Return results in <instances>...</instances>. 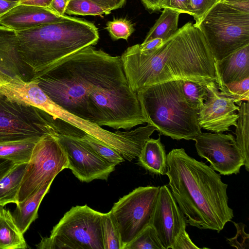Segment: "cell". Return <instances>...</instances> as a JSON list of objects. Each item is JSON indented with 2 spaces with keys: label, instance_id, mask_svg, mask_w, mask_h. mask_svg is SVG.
Wrapping results in <instances>:
<instances>
[{
  "label": "cell",
  "instance_id": "cell-31",
  "mask_svg": "<svg viewBox=\"0 0 249 249\" xmlns=\"http://www.w3.org/2000/svg\"><path fill=\"white\" fill-rule=\"evenodd\" d=\"M218 0H189V15L193 16L196 21L194 25L197 27L208 12Z\"/></svg>",
  "mask_w": 249,
  "mask_h": 249
},
{
  "label": "cell",
  "instance_id": "cell-28",
  "mask_svg": "<svg viewBox=\"0 0 249 249\" xmlns=\"http://www.w3.org/2000/svg\"><path fill=\"white\" fill-rule=\"evenodd\" d=\"M124 249H163L156 231L149 224Z\"/></svg>",
  "mask_w": 249,
  "mask_h": 249
},
{
  "label": "cell",
  "instance_id": "cell-44",
  "mask_svg": "<svg viewBox=\"0 0 249 249\" xmlns=\"http://www.w3.org/2000/svg\"><path fill=\"white\" fill-rule=\"evenodd\" d=\"M109 1L113 10L122 8L126 2V0H109Z\"/></svg>",
  "mask_w": 249,
  "mask_h": 249
},
{
  "label": "cell",
  "instance_id": "cell-9",
  "mask_svg": "<svg viewBox=\"0 0 249 249\" xmlns=\"http://www.w3.org/2000/svg\"><path fill=\"white\" fill-rule=\"evenodd\" d=\"M54 119L32 106L10 101L0 95V144L23 140H39L56 135Z\"/></svg>",
  "mask_w": 249,
  "mask_h": 249
},
{
  "label": "cell",
  "instance_id": "cell-17",
  "mask_svg": "<svg viewBox=\"0 0 249 249\" xmlns=\"http://www.w3.org/2000/svg\"><path fill=\"white\" fill-rule=\"evenodd\" d=\"M215 80L223 84L249 77V44L229 54L214 63Z\"/></svg>",
  "mask_w": 249,
  "mask_h": 249
},
{
  "label": "cell",
  "instance_id": "cell-20",
  "mask_svg": "<svg viewBox=\"0 0 249 249\" xmlns=\"http://www.w3.org/2000/svg\"><path fill=\"white\" fill-rule=\"evenodd\" d=\"M27 247L23 234L16 225L12 213L3 208L0 214V249Z\"/></svg>",
  "mask_w": 249,
  "mask_h": 249
},
{
  "label": "cell",
  "instance_id": "cell-6",
  "mask_svg": "<svg viewBox=\"0 0 249 249\" xmlns=\"http://www.w3.org/2000/svg\"><path fill=\"white\" fill-rule=\"evenodd\" d=\"M89 112L91 122L117 130H130L147 122L122 65L89 95Z\"/></svg>",
  "mask_w": 249,
  "mask_h": 249
},
{
  "label": "cell",
  "instance_id": "cell-30",
  "mask_svg": "<svg viewBox=\"0 0 249 249\" xmlns=\"http://www.w3.org/2000/svg\"><path fill=\"white\" fill-rule=\"evenodd\" d=\"M106 29L114 39L127 40L134 32L133 24L124 18H115L107 23Z\"/></svg>",
  "mask_w": 249,
  "mask_h": 249
},
{
  "label": "cell",
  "instance_id": "cell-35",
  "mask_svg": "<svg viewBox=\"0 0 249 249\" xmlns=\"http://www.w3.org/2000/svg\"><path fill=\"white\" fill-rule=\"evenodd\" d=\"M223 2L237 10L249 13V0H221Z\"/></svg>",
  "mask_w": 249,
  "mask_h": 249
},
{
  "label": "cell",
  "instance_id": "cell-39",
  "mask_svg": "<svg viewBox=\"0 0 249 249\" xmlns=\"http://www.w3.org/2000/svg\"><path fill=\"white\" fill-rule=\"evenodd\" d=\"M162 42V39L160 38H154L146 43L140 44V48L142 52L149 51L157 47Z\"/></svg>",
  "mask_w": 249,
  "mask_h": 249
},
{
  "label": "cell",
  "instance_id": "cell-24",
  "mask_svg": "<svg viewBox=\"0 0 249 249\" xmlns=\"http://www.w3.org/2000/svg\"><path fill=\"white\" fill-rule=\"evenodd\" d=\"M38 141L23 140L1 143L0 157L12 160L17 164L28 163Z\"/></svg>",
  "mask_w": 249,
  "mask_h": 249
},
{
  "label": "cell",
  "instance_id": "cell-43",
  "mask_svg": "<svg viewBox=\"0 0 249 249\" xmlns=\"http://www.w3.org/2000/svg\"><path fill=\"white\" fill-rule=\"evenodd\" d=\"M101 7L109 11L113 10V7L109 0H90Z\"/></svg>",
  "mask_w": 249,
  "mask_h": 249
},
{
  "label": "cell",
  "instance_id": "cell-18",
  "mask_svg": "<svg viewBox=\"0 0 249 249\" xmlns=\"http://www.w3.org/2000/svg\"><path fill=\"white\" fill-rule=\"evenodd\" d=\"M52 182L46 184L33 195L16 204L17 207L12 215L16 225L23 234L38 217L39 205L48 192Z\"/></svg>",
  "mask_w": 249,
  "mask_h": 249
},
{
  "label": "cell",
  "instance_id": "cell-3",
  "mask_svg": "<svg viewBox=\"0 0 249 249\" xmlns=\"http://www.w3.org/2000/svg\"><path fill=\"white\" fill-rule=\"evenodd\" d=\"M8 64L14 76L29 81L51 65L87 46L95 45L98 30L91 22L66 16L61 20L16 32Z\"/></svg>",
  "mask_w": 249,
  "mask_h": 249
},
{
  "label": "cell",
  "instance_id": "cell-45",
  "mask_svg": "<svg viewBox=\"0 0 249 249\" xmlns=\"http://www.w3.org/2000/svg\"><path fill=\"white\" fill-rule=\"evenodd\" d=\"M3 208H4V206H2L0 205V214L2 209H3Z\"/></svg>",
  "mask_w": 249,
  "mask_h": 249
},
{
  "label": "cell",
  "instance_id": "cell-38",
  "mask_svg": "<svg viewBox=\"0 0 249 249\" xmlns=\"http://www.w3.org/2000/svg\"><path fill=\"white\" fill-rule=\"evenodd\" d=\"M16 164L12 160L0 157V180Z\"/></svg>",
  "mask_w": 249,
  "mask_h": 249
},
{
  "label": "cell",
  "instance_id": "cell-33",
  "mask_svg": "<svg viewBox=\"0 0 249 249\" xmlns=\"http://www.w3.org/2000/svg\"><path fill=\"white\" fill-rule=\"evenodd\" d=\"M189 0H162L161 8H167L180 14L185 13L189 15Z\"/></svg>",
  "mask_w": 249,
  "mask_h": 249
},
{
  "label": "cell",
  "instance_id": "cell-2",
  "mask_svg": "<svg viewBox=\"0 0 249 249\" xmlns=\"http://www.w3.org/2000/svg\"><path fill=\"white\" fill-rule=\"evenodd\" d=\"M168 185L187 224L219 232L233 217L228 205V184L202 161L189 156L184 148L167 155Z\"/></svg>",
  "mask_w": 249,
  "mask_h": 249
},
{
  "label": "cell",
  "instance_id": "cell-13",
  "mask_svg": "<svg viewBox=\"0 0 249 249\" xmlns=\"http://www.w3.org/2000/svg\"><path fill=\"white\" fill-rule=\"evenodd\" d=\"M67 158L68 168L82 182L107 180L115 169L114 164L101 157L86 144L71 136L57 133Z\"/></svg>",
  "mask_w": 249,
  "mask_h": 249
},
{
  "label": "cell",
  "instance_id": "cell-12",
  "mask_svg": "<svg viewBox=\"0 0 249 249\" xmlns=\"http://www.w3.org/2000/svg\"><path fill=\"white\" fill-rule=\"evenodd\" d=\"M193 140L198 155L206 159L220 175L237 174L244 165L242 153L231 134L201 132Z\"/></svg>",
  "mask_w": 249,
  "mask_h": 249
},
{
  "label": "cell",
  "instance_id": "cell-37",
  "mask_svg": "<svg viewBox=\"0 0 249 249\" xmlns=\"http://www.w3.org/2000/svg\"><path fill=\"white\" fill-rule=\"evenodd\" d=\"M70 0H52L50 9L59 15H65V10Z\"/></svg>",
  "mask_w": 249,
  "mask_h": 249
},
{
  "label": "cell",
  "instance_id": "cell-16",
  "mask_svg": "<svg viewBox=\"0 0 249 249\" xmlns=\"http://www.w3.org/2000/svg\"><path fill=\"white\" fill-rule=\"evenodd\" d=\"M65 16L48 7L19 4L0 17V25L19 32L59 21Z\"/></svg>",
  "mask_w": 249,
  "mask_h": 249
},
{
  "label": "cell",
  "instance_id": "cell-46",
  "mask_svg": "<svg viewBox=\"0 0 249 249\" xmlns=\"http://www.w3.org/2000/svg\"><path fill=\"white\" fill-rule=\"evenodd\" d=\"M9 0V1H19V0Z\"/></svg>",
  "mask_w": 249,
  "mask_h": 249
},
{
  "label": "cell",
  "instance_id": "cell-42",
  "mask_svg": "<svg viewBox=\"0 0 249 249\" xmlns=\"http://www.w3.org/2000/svg\"><path fill=\"white\" fill-rule=\"evenodd\" d=\"M146 9L155 12L161 10V3L162 0H141Z\"/></svg>",
  "mask_w": 249,
  "mask_h": 249
},
{
  "label": "cell",
  "instance_id": "cell-7",
  "mask_svg": "<svg viewBox=\"0 0 249 249\" xmlns=\"http://www.w3.org/2000/svg\"><path fill=\"white\" fill-rule=\"evenodd\" d=\"M102 213L86 204L72 207L42 238L39 249H104Z\"/></svg>",
  "mask_w": 249,
  "mask_h": 249
},
{
  "label": "cell",
  "instance_id": "cell-41",
  "mask_svg": "<svg viewBox=\"0 0 249 249\" xmlns=\"http://www.w3.org/2000/svg\"><path fill=\"white\" fill-rule=\"evenodd\" d=\"M52 0H19V4L49 7Z\"/></svg>",
  "mask_w": 249,
  "mask_h": 249
},
{
  "label": "cell",
  "instance_id": "cell-1",
  "mask_svg": "<svg viewBox=\"0 0 249 249\" xmlns=\"http://www.w3.org/2000/svg\"><path fill=\"white\" fill-rule=\"evenodd\" d=\"M120 57L128 85L135 92L168 81L215 80L214 56L203 34L191 22L151 51L142 52L137 44Z\"/></svg>",
  "mask_w": 249,
  "mask_h": 249
},
{
  "label": "cell",
  "instance_id": "cell-11",
  "mask_svg": "<svg viewBox=\"0 0 249 249\" xmlns=\"http://www.w3.org/2000/svg\"><path fill=\"white\" fill-rule=\"evenodd\" d=\"M160 187H139L115 202L109 211L119 231L122 249L149 224Z\"/></svg>",
  "mask_w": 249,
  "mask_h": 249
},
{
  "label": "cell",
  "instance_id": "cell-26",
  "mask_svg": "<svg viewBox=\"0 0 249 249\" xmlns=\"http://www.w3.org/2000/svg\"><path fill=\"white\" fill-rule=\"evenodd\" d=\"M182 89L187 102L192 107L199 111L208 96V90L205 85L182 80Z\"/></svg>",
  "mask_w": 249,
  "mask_h": 249
},
{
  "label": "cell",
  "instance_id": "cell-27",
  "mask_svg": "<svg viewBox=\"0 0 249 249\" xmlns=\"http://www.w3.org/2000/svg\"><path fill=\"white\" fill-rule=\"evenodd\" d=\"M110 12L90 0H70L65 10V13L70 15L95 16Z\"/></svg>",
  "mask_w": 249,
  "mask_h": 249
},
{
  "label": "cell",
  "instance_id": "cell-36",
  "mask_svg": "<svg viewBox=\"0 0 249 249\" xmlns=\"http://www.w3.org/2000/svg\"><path fill=\"white\" fill-rule=\"evenodd\" d=\"M13 77L4 59L0 54V86L7 83Z\"/></svg>",
  "mask_w": 249,
  "mask_h": 249
},
{
  "label": "cell",
  "instance_id": "cell-29",
  "mask_svg": "<svg viewBox=\"0 0 249 249\" xmlns=\"http://www.w3.org/2000/svg\"><path fill=\"white\" fill-rule=\"evenodd\" d=\"M104 249H122L120 234L110 212L102 213Z\"/></svg>",
  "mask_w": 249,
  "mask_h": 249
},
{
  "label": "cell",
  "instance_id": "cell-14",
  "mask_svg": "<svg viewBox=\"0 0 249 249\" xmlns=\"http://www.w3.org/2000/svg\"><path fill=\"white\" fill-rule=\"evenodd\" d=\"M150 224L163 249H173L178 237L186 231L185 217L167 185L160 187Z\"/></svg>",
  "mask_w": 249,
  "mask_h": 249
},
{
  "label": "cell",
  "instance_id": "cell-25",
  "mask_svg": "<svg viewBox=\"0 0 249 249\" xmlns=\"http://www.w3.org/2000/svg\"><path fill=\"white\" fill-rule=\"evenodd\" d=\"M219 91L233 99L235 104L240 105L244 101L249 100V77L243 80L223 84L215 81Z\"/></svg>",
  "mask_w": 249,
  "mask_h": 249
},
{
  "label": "cell",
  "instance_id": "cell-22",
  "mask_svg": "<svg viewBox=\"0 0 249 249\" xmlns=\"http://www.w3.org/2000/svg\"><path fill=\"white\" fill-rule=\"evenodd\" d=\"M180 14L169 8H163L161 15L147 33L142 43L156 38L164 41L178 30L179 16Z\"/></svg>",
  "mask_w": 249,
  "mask_h": 249
},
{
  "label": "cell",
  "instance_id": "cell-19",
  "mask_svg": "<svg viewBox=\"0 0 249 249\" xmlns=\"http://www.w3.org/2000/svg\"><path fill=\"white\" fill-rule=\"evenodd\" d=\"M139 158V164L149 172L166 175L167 171V155L164 146L157 139H149L144 144Z\"/></svg>",
  "mask_w": 249,
  "mask_h": 249
},
{
  "label": "cell",
  "instance_id": "cell-10",
  "mask_svg": "<svg viewBox=\"0 0 249 249\" xmlns=\"http://www.w3.org/2000/svg\"><path fill=\"white\" fill-rule=\"evenodd\" d=\"M57 134L46 135L36 143L22 178L18 203L53 182L60 172L68 168L67 158Z\"/></svg>",
  "mask_w": 249,
  "mask_h": 249
},
{
  "label": "cell",
  "instance_id": "cell-15",
  "mask_svg": "<svg viewBox=\"0 0 249 249\" xmlns=\"http://www.w3.org/2000/svg\"><path fill=\"white\" fill-rule=\"evenodd\" d=\"M204 84L208 96L198 113L199 125L215 133L230 131L231 126H236L239 107L233 99L219 91L215 81Z\"/></svg>",
  "mask_w": 249,
  "mask_h": 249
},
{
  "label": "cell",
  "instance_id": "cell-32",
  "mask_svg": "<svg viewBox=\"0 0 249 249\" xmlns=\"http://www.w3.org/2000/svg\"><path fill=\"white\" fill-rule=\"evenodd\" d=\"M236 229L235 236L231 238H227L231 246L237 249H249V235L246 233L245 225L242 223L232 222Z\"/></svg>",
  "mask_w": 249,
  "mask_h": 249
},
{
  "label": "cell",
  "instance_id": "cell-8",
  "mask_svg": "<svg viewBox=\"0 0 249 249\" xmlns=\"http://www.w3.org/2000/svg\"><path fill=\"white\" fill-rule=\"evenodd\" d=\"M197 27L215 60L249 44V13L234 9L218 0Z\"/></svg>",
  "mask_w": 249,
  "mask_h": 249
},
{
  "label": "cell",
  "instance_id": "cell-21",
  "mask_svg": "<svg viewBox=\"0 0 249 249\" xmlns=\"http://www.w3.org/2000/svg\"><path fill=\"white\" fill-rule=\"evenodd\" d=\"M28 163L16 164L0 180V205L18 204L20 185Z\"/></svg>",
  "mask_w": 249,
  "mask_h": 249
},
{
  "label": "cell",
  "instance_id": "cell-40",
  "mask_svg": "<svg viewBox=\"0 0 249 249\" xmlns=\"http://www.w3.org/2000/svg\"><path fill=\"white\" fill-rule=\"evenodd\" d=\"M19 4V1L0 0V17Z\"/></svg>",
  "mask_w": 249,
  "mask_h": 249
},
{
  "label": "cell",
  "instance_id": "cell-5",
  "mask_svg": "<svg viewBox=\"0 0 249 249\" xmlns=\"http://www.w3.org/2000/svg\"><path fill=\"white\" fill-rule=\"evenodd\" d=\"M182 81L157 84L136 93L146 123L160 135L177 140H193L201 132L198 110L185 99Z\"/></svg>",
  "mask_w": 249,
  "mask_h": 249
},
{
  "label": "cell",
  "instance_id": "cell-34",
  "mask_svg": "<svg viewBox=\"0 0 249 249\" xmlns=\"http://www.w3.org/2000/svg\"><path fill=\"white\" fill-rule=\"evenodd\" d=\"M199 249L191 240L185 231L177 239L173 249Z\"/></svg>",
  "mask_w": 249,
  "mask_h": 249
},
{
  "label": "cell",
  "instance_id": "cell-4",
  "mask_svg": "<svg viewBox=\"0 0 249 249\" xmlns=\"http://www.w3.org/2000/svg\"><path fill=\"white\" fill-rule=\"evenodd\" d=\"M122 65L120 56L90 45L57 61L35 80L56 104L90 122L89 95Z\"/></svg>",
  "mask_w": 249,
  "mask_h": 249
},
{
  "label": "cell",
  "instance_id": "cell-23",
  "mask_svg": "<svg viewBox=\"0 0 249 249\" xmlns=\"http://www.w3.org/2000/svg\"><path fill=\"white\" fill-rule=\"evenodd\" d=\"M238 111V117L235 134V141L244 159V166L249 171V103L242 102Z\"/></svg>",
  "mask_w": 249,
  "mask_h": 249
}]
</instances>
